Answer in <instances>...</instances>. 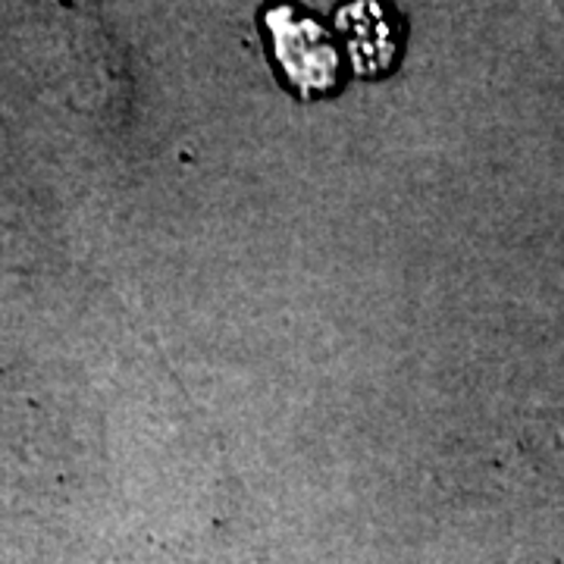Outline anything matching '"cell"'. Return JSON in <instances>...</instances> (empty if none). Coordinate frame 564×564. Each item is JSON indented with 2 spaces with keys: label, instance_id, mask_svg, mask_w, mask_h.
Returning a JSON list of instances; mask_svg holds the SVG:
<instances>
[{
  "label": "cell",
  "instance_id": "cell-1",
  "mask_svg": "<svg viewBox=\"0 0 564 564\" xmlns=\"http://www.w3.org/2000/svg\"><path fill=\"white\" fill-rule=\"evenodd\" d=\"M263 20L273 57L302 98H317L339 85V51L321 22L302 17L295 7H273Z\"/></svg>",
  "mask_w": 564,
  "mask_h": 564
},
{
  "label": "cell",
  "instance_id": "cell-2",
  "mask_svg": "<svg viewBox=\"0 0 564 564\" xmlns=\"http://www.w3.org/2000/svg\"><path fill=\"white\" fill-rule=\"evenodd\" d=\"M336 25L343 32L345 47L351 54L358 76H383L399 57L402 32L392 10L380 0H351L336 13Z\"/></svg>",
  "mask_w": 564,
  "mask_h": 564
}]
</instances>
